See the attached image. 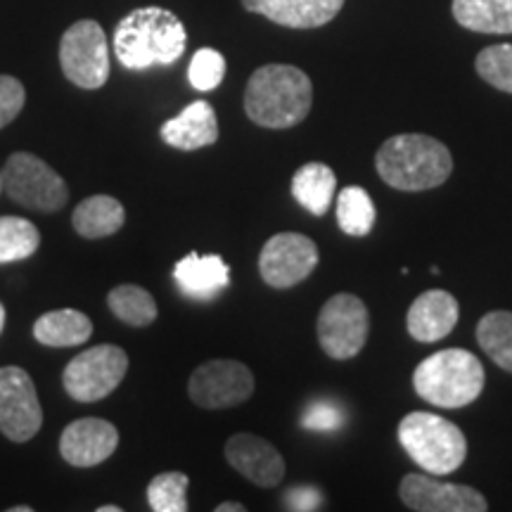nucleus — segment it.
<instances>
[{
    "mask_svg": "<svg viewBox=\"0 0 512 512\" xmlns=\"http://www.w3.org/2000/svg\"><path fill=\"white\" fill-rule=\"evenodd\" d=\"M460 304L451 292L427 290L411 304L406 316L408 335L422 344H434L458 325Z\"/></svg>",
    "mask_w": 512,
    "mask_h": 512,
    "instance_id": "obj_16",
    "label": "nucleus"
},
{
    "mask_svg": "<svg viewBox=\"0 0 512 512\" xmlns=\"http://www.w3.org/2000/svg\"><path fill=\"white\" fill-rule=\"evenodd\" d=\"M313 105L311 79L292 64H264L249 76L245 112L256 126L292 128L309 117Z\"/></svg>",
    "mask_w": 512,
    "mask_h": 512,
    "instance_id": "obj_2",
    "label": "nucleus"
},
{
    "mask_svg": "<svg viewBox=\"0 0 512 512\" xmlns=\"http://www.w3.org/2000/svg\"><path fill=\"white\" fill-rule=\"evenodd\" d=\"M453 17L477 34H512V0H453Z\"/></svg>",
    "mask_w": 512,
    "mask_h": 512,
    "instance_id": "obj_23",
    "label": "nucleus"
},
{
    "mask_svg": "<svg viewBox=\"0 0 512 512\" xmlns=\"http://www.w3.org/2000/svg\"><path fill=\"white\" fill-rule=\"evenodd\" d=\"M93 335V323L86 313L76 309H57L43 313L34 323V337L38 344L53 349L81 347Z\"/></svg>",
    "mask_w": 512,
    "mask_h": 512,
    "instance_id": "obj_20",
    "label": "nucleus"
},
{
    "mask_svg": "<svg viewBox=\"0 0 512 512\" xmlns=\"http://www.w3.org/2000/svg\"><path fill=\"white\" fill-rule=\"evenodd\" d=\"M185 46H188V31L181 19L157 5L128 12L114 31V55L121 67L133 72L169 67L181 60Z\"/></svg>",
    "mask_w": 512,
    "mask_h": 512,
    "instance_id": "obj_1",
    "label": "nucleus"
},
{
    "mask_svg": "<svg viewBox=\"0 0 512 512\" xmlns=\"http://www.w3.org/2000/svg\"><path fill=\"white\" fill-rule=\"evenodd\" d=\"M247 508L242 503H235V501H226L221 505H216V512H245Z\"/></svg>",
    "mask_w": 512,
    "mask_h": 512,
    "instance_id": "obj_34",
    "label": "nucleus"
},
{
    "mask_svg": "<svg viewBox=\"0 0 512 512\" xmlns=\"http://www.w3.org/2000/svg\"><path fill=\"white\" fill-rule=\"evenodd\" d=\"M377 174L389 188L422 192L439 188L453 174L451 150L432 136L401 133L382 143L375 157Z\"/></svg>",
    "mask_w": 512,
    "mask_h": 512,
    "instance_id": "obj_3",
    "label": "nucleus"
},
{
    "mask_svg": "<svg viewBox=\"0 0 512 512\" xmlns=\"http://www.w3.org/2000/svg\"><path fill=\"white\" fill-rule=\"evenodd\" d=\"M337 176L328 164L309 162L292 176V197L311 216L328 214L332 200H335Z\"/></svg>",
    "mask_w": 512,
    "mask_h": 512,
    "instance_id": "obj_22",
    "label": "nucleus"
},
{
    "mask_svg": "<svg viewBox=\"0 0 512 512\" xmlns=\"http://www.w3.org/2000/svg\"><path fill=\"white\" fill-rule=\"evenodd\" d=\"M477 342L486 356L512 373V311H491L477 323Z\"/></svg>",
    "mask_w": 512,
    "mask_h": 512,
    "instance_id": "obj_25",
    "label": "nucleus"
},
{
    "mask_svg": "<svg viewBox=\"0 0 512 512\" xmlns=\"http://www.w3.org/2000/svg\"><path fill=\"white\" fill-rule=\"evenodd\" d=\"M188 394L195 406L207 408V411L235 408L252 399L254 375L245 363L216 358V361L202 363L190 375Z\"/></svg>",
    "mask_w": 512,
    "mask_h": 512,
    "instance_id": "obj_10",
    "label": "nucleus"
},
{
    "mask_svg": "<svg viewBox=\"0 0 512 512\" xmlns=\"http://www.w3.org/2000/svg\"><path fill=\"white\" fill-rule=\"evenodd\" d=\"M320 261L318 247L302 233H278L259 254V273L275 290H290L304 283Z\"/></svg>",
    "mask_w": 512,
    "mask_h": 512,
    "instance_id": "obj_12",
    "label": "nucleus"
},
{
    "mask_svg": "<svg viewBox=\"0 0 512 512\" xmlns=\"http://www.w3.org/2000/svg\"><path fill=\"white\" fill-rule=\"evenodd\" d=\"M377 209L368 190L349 185L337 195V223L351 238H366L375 228Z\"/></svg>",
    "mask_w": 512,
    "mask_h": 512,
    "instance_id": "obj_24",
    "label": "nucleus"
},
{
    "mask_svg": "<svg viewBox=\"0 0 512 512\" xmlns=\"http://www.w3.org/2000/svg\"><path fill=\"white\" fill-rule=\"evenodd\" d=\"M318 344L335 361H347L361 354L370 332L368 306L356 294L339 292L325 302L318 313Z\"/></svg>",
    "mask_w": 512,
    "mask_h": 512,
    "instance_id": "obj_9",
    "label": "nucleus"
},
{
    "mask_svg": "<svg viewBox=\"0 0 512 512\" xmlns=\"http://www.w3.org/2000/svg\"><path fill=\"white\" fill-rule=\"evenodd\" d=\"M107 306L121 323L131 328H147L157 320V302L140 285H119L107 294Z\"/></svg>",
    "mask_w": 512,
    "mask_h": 512,
    "instance_id": "obj_26",
    "label": "nucleus"
},
{
    "mask_svg": "<svg viewBox=\"0 0 512 512\" xmlns=\"http://www.w3.org/2000/svg\"><path fill=\"white\" fill-rule=\"evenodd\" d=\"M43 425V408L36 384L19 366L0 368V434L15 444H27Z\"/></svg>",
    "mask_w": 512,
    "mask_h": 512,
    "instance_id": "obj_11",
    "label": "nucleus"
},
{
    "mask_svg": "<svg viewBox=\"0 0 512 512\" xmlns=\"http://www.w3.org/2000/svg\"><path fill=\"white\" fill-rule=\"evenodd\" d=\"M486 375L482 361L467 349H444L427 356L413 373L420 399L437 408H465L482 396Z\"/></svg>",
    "mask_w": 512,
    "mask_h": 512,
    "instance_id": "obj_4",
    "label": "nucleus"
},
{
    "mask_svg": "<svg viewBox=\"0 0 512 512\" xmlns=\"http://www.w3.org/2000/svg\"><path fill=\"white\" fill-rule=\"evenodd\" d=\"M223 76H226V57L219 50L200 48L192 55L188 67V81L195 91H216L221 86Z\"/></svg>",
    "mask_w": 512,
    "mask_h": 512,
    "instance_id": "obj_30",
    "label": "nucleus"
},
{
    "mask_svg": "<svg viewBox=\"0 0 512 512\" xmlns=\"http://www.w3.org/2000/svg\"><path fill=\"white\" fill-rule=\"evenodd\" d=\"M242 8L287 29H318L332 22L344 0H240Z\"/></svg>",
    "mask_w": 512,
    "mask_h": 512,
    "instance_id": "obj_17",
    "label": "nucleus"
},
{
    "mask_svg": "<svg viewBox=\"0 0 512 512\" xmlns=\"http://www.w3.org/2000/svg\"><path fill=\"white\" fill-rule=\"evenodd\" d=\"M228 465L261 489H273L285 479V460L271 441L256 434H235L226 441Z\"/></svg>",
    "mask_w": 512,
    "mask_h": 512,
    "instance_id": "obj_14",
    "label": "nucleus"
},
{
    "mask_svg": "<svg viewBox=\"0 0 512 512\" xmlns=\"http://www.w3.org/2000/svg\"><path fill=\"white\" fill-rule=\"evenodd\" d=\"M174 280L185 297L214 299L230 285V266L219 254H188L174 266Z\"/></svg>",
    "mask_w": 512,
    "mask_h": 512,
    "instance_id": "obj_19",
    "label": "nucleus"
},
{
    "mask_svg": "<svg viewBox=\"0 0 512 512\" xmlns=\"http://www.w3.org/2000/svg\"><path fill=\"white\" fill-rule=\"evenodd\" d=\"M27 102V91H24L22 81L15 76L0 74V128L12 124L24 110Z\"/></svg>",
    "mask_w": 512,
    "mask_h": 512,
    "instance_id": "obj_32",
    "label": "nucleus"
},
{
    "mask_svg": "<svg viewBox=\"0 0 512 512\" xmlns=\"http://www.w3.org/2000/svg\"><path fill=\"white\" fill-rule=\"evenodd\" d=\"M126 370L128 354L124 349L117 344H98L67 363L62 387L74 401L95 403L107 399L124 382Z\"/></svg>",
    "mask_w": 512,
    "mask_h": 512,
    "instance_id": "obj_8",
    "label": "nucleus"
},
{
    "mask_svg": "<svg viewBox=\"0 0 512 512\" xmlns=\"http://www.w3.org/2000/svg\"><path fill=\"white\" fill-rule=\"evenodd\" d=\"M323 491L316 489V486H294L285 494V508L294 512H311L323 508Z\"/></svg>",
    "mask_w": 512,
    "mask_h": 512,
    "instance_id": "obj_33",
    "label": "nucleus"
},
{
    "mask_svg": "<svg viewBox=\"0 0 512 512\" xmlns=\"http://www.w3.org/2000/svg\"><path fill=\"white\" fill-rule=\"evenodd\" d=\"M344 411L337 403L316 401L302 415V427L311 432H335L344 425Z\"/></svg>",
    "mask_w": 512,
    "mask_h": 512,
    "instance_id": "obj_31",
    "label": "nucleus"
},
{
    "mask_svg": "<svg viewBox=\"0 0 512 512\" xmlns=\"http://www.w3.org/2000/svg\"><path fill=\"white\" fill-rule=\"evenodd\" d=\"M0 192H3V176H0Z\"/></svg>",
    "mask_w": 512,
    "mask_h": 512,
    "instance_id": "obj_38",
    "label": "nucleus"
},
{
    "mask_svg": "<svg viewBox=\"0 0 512 512\" xmlns=\"http://www.w3.org/2000/svg\"><path fill=\"white\" fill-rule=\"evenodd\" d=\"M60 67L67 81L83 91H98L110 79L107 34L93 19H81L60 38Z\"/></svg>",
    "mask_w": 512,
    "mask_h": 512,
    "instance_id": "obj_7",
    "label": "nucleus"
},
{
    "mask_svg": "<svg viewBox=\"0 0 512 512\" xmlns=\"http://www.w3.org/2000/svg\"><path fill=\"white\" fill-rule=\"evenodd\" d=\"M98 512H121L119 505H100Z\"/></svg>",
    "mask_w": 512,
    "mask_h": 512,
    "instance_id": "obj_35",
    "label": "nucleus"
},
{
    "mask_svg": "<svg viewBox=\"0 0 512 512\" xmlns=\"http://www.w3.org/2000/svg\"><path fill=\"white\" fill-rule=\"evenodd\" d=\"M401 501L415 512H484L489 510L486 498L475 486L444 482L437 475H406L399 486Z\"/></svg>",
    "mask_w": 512,
    "mask_h": 512,
    "instance_id": "obj_13",
    "label": "nucleus"
},
{
    "mask_svg": "<svg viewBox=\"0 0 512 512\" xmlns=\"http://www.w3.org/2000/svg\"><path fill=\"white\" fill-rule=\"evenodd\" d=\"M159 136L169 147L183 152H195L214 145L219 140V119L209 102H190L178 117L164 121Z\"/></svg>",
    "mask_w": 512,
    "mask_h": 512,
    "instance_id": "obj_18",
    "label": "nucleus"
},
{
    "mask_svg": "<svg viewBox=\"0 0 512 512\" xmlns=\"http://www.w3.org/2000/svg\"><path fill=\"white\" fill-rule=\"evenodd\" d=\"M119 446V432L102 418H81L69 422L60 437V456L74 467H95L112 458Z\"/></svg>",
    "mask_w": 512,
    "mask_h": 512,
    "instance_id": "obj_15",
    "label": "nucleus"
},
{
    "mask_svg": "<svg viewBox=\"0 0 512 512\" xmlns=\"http://www.w3.org/2000/svg\"><path fill=\"white\" fill-rule=\"evenodd\" d=\"M3 328H5V306L0 304V332H3Z\"/></svg>",
    "mask_w": 512,
    "mask_h": 512,
    "instance_id": "obj_37",
    "label": "nucleus"
},
{
    "mask_svg": "<svg viewBox=\"0 0 512 512\" xmlns=\"http://www.w3.org/2000/svg\"><path fill=\"white\" fill-rule=\"evenodd\" d=\"M10 512H34L31 505H17V508H10Z\"/></svg>",
    "mask_w": 512,
    "mask_h": 512,
    "instance_id": "obj_36",
    "label": "nucleus"
},
{
    "mask_svg": "<svg viewBox=\"0 0 512 512\" xmlns=\"http://www.w3.org/2000/svg\"><path fill=\"white\" fill-rule=\"evenodd\" d=\"M188 484L183 472H162L147 484V503L155 512H185L188 510Z\"/></svg>",
    "mask_w": 512,
    "mask_h": 512,
    "instance_id": "obj_28",
    "label": "nucleus"
},
{
    "mask_svg": "<svg viewBox=\"0 0 512 512\" xmlns=\"http://www.w3.org/2000/svg\"><path fill=\"white\" fill-rule=\"evenodd\" d=\"M74 230L81 238L100 240L119 233L126 223V209L117 197L93 195L79 202L72 216Z\"/></svg>",
    "mask_w": 512,
    "mask_h": 512,
    "instance_id": "obj_21",
    "label": "nucleus"
},
{
    "mask_svg": "<svg viewBox=\"0 0 512 512\" xmlns=\"http://www.w3.org/2000/svg\"><path fill=\"white\" fill-rule=\"evenodd\" d=\"M403 451L430 475L456 472L467 458V439L458 425L437 413L415 411L399 422L396 430Z\"/></svg>",
    "mask_w": 512,
    "mask_h": 512,
    "instance_id": "obj_5",
    "label": "nucleus"
},
{
    "mask_svg": "<svg viewBox=\"0 0 512 512\" xmlns=\"http://www.w3.org/2000/svg\"><path fill=\"white\" fill-rule=\"evenodd\" d=\"M3 192L19 207L53 214L69 200V188L53 166L31 152H15L8 157L3 171Z\"/></svg>",
    "mask_w": 512,
    "mask_h": 512,
    "instance_id": "obj_6",
    "label": "nucleus"
},
{
    "mask_svg": "<svg viewBox=\"0 0 512 512\" xmlns=\"http://www.w3.org/2000/svg\"><path fill=\"white\" fill-rule=\"evenodd\" d=\"M477 74L503 93H512V43L489 46L477 55Z\"/></svg>",
    "mask_w": 512,
    "mask_h": 512,
    "instance_id": "obj_29",
    "label": "nucleus"
},
{
    "mask_svg": "<svg viewBox=\"0 0 512 512\" xmlns=\"http://www.w3.org/2000/svg\"><path fill=\"white\" fill-rule=\"evenodd\" d=\"M41 247V233L29 219L0 216V264L24 261Z\"/></svg>",
    "mask_w": 512,
    "mask_h": 512,
    "instance_id": "obj_27",
    "label": "nucleus"
}]
</instances>
